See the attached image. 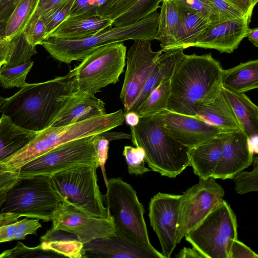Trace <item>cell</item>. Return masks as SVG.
I'll list each match as a JSON object with an SVG mask.
<instances>
[{"label": "cell", "mask_w": 258, "mask_h": 258, "mask_svg": "<svg viewBox=\"0 0 258 258\" xmlns=\"http://www.w3.org/2000/svg\"><path fill=\"white\" fill-rule=\"evenodd\" d=\"M75 91L72 70L41 83H27L0 107L2 114L26 130L39 132L50 126Z\"/></svg>", "instance_id": "cell-1"}, {"label": "cell", "mask_w": 258, "mask_h": 258, "mask_svg": "<svg viewBox=\"0 0 258 258\" xmlns=\"http://www.w3.org/2000/svg\"><path fill=\"white\" fill-rule=\"evenodd\" d=\"M223 70L211 53L184 54L170 78L167 110L195 117L199 105L213 102L221 93Z\"/></svg>", "instance_id": "cell-2"}, {"label": "cell", "mask_w": 258, "mask_h": 258, "mask_svg": "<svg viewBox=\"0 0 258 258\" xmlns=\"http://www.w3.org/2000/svg\"><path fill=\"white\" fill-rule=\"evenodd\" d=\"M159 13L155 11L132 24L114 26L88 37L62 39L46 36L40 43L52 57L64 63L82 60L97 48L111 43L129 40L155 39Z\"/></svg>", "instance_id": "cell-3"}, {"label": "cell", "mask_w": 258, "mask_h": 258, "mask_svg": "<svg viewBox=\"0 0 258 258\" xmlns=\"http://www.w3.org/2000/svg\"><path fill=\"white\" fill-rule=\"evenodd\" d=\"M124 117L120 109L64 126H49L39 132L25 148L4 162L11 170L18 171L27 163L62 144L111 131L123 124Z\"/></svg>", "instance_id": "cell-4"}, {"label": "cell", "mask_w": 258, "mask_h": 258, "mask_svg": "<svg viewBox=\"0 0 258 258\" xmlns=\"http://www.w3.org/2000/svg\"><path fill=\"white\" fill-rule=\"evenodd\" d=\"M130 128L132 141L144 151L151 170L174 178L189 166V148L167 134L152 116L140 117Z\"/></svg>", "instance_id": "cell-5"}, {"label": "cell", "mask_w": 258, "mask_h": 258, "mask_svg": "<svg viewBox=\"0 0 258 258\" xmlns=\"http://www.w3.org/2000/svg\"><path fill=\"white\" fill-rule=\"evenodd\" d=\"M106 188L103 201L115 231L163 256L150 243L144 206L133 187L121 178L113 177L107 180Z\"/></svg>", "instance_id": "cell-6"}, {"label": "cell", "mask_w": 258, "mask_h": 258, "mask_svg": "<svg viewBox=\"0 0 258 258\" xmlns=\"http://www.w3.org/2000/svg\"><path fill=\"white\" fill-rule=\"evenodd\" d=\"M63 200L52 186L50 175L20 178L6 192L1 212L51 221Z\"/></svg>", "instance_id": "cell-7"}, {"label": "cell", "mask_w": 258, "mask_h": 258, "mask_svg": "<svg viewBox=\"0 0 258 258\" xmlns=\"http://www.w3.org/2000/svg\"><path fill=\"white\" fill-rule=\"evenodd\" d=\"M126 48L123 42L100 47L86 55L72 69L77 95L94 96L119 81L125 65Z\"/></svg>", "instance_id": "cell-8"}, {"label": "cell", "mask_w": 258, "mask_h": 258, "mask_svg": "<svg viewBox=\"0 0 258 258\" xmlns=\"http://www.w3.org/2000/svg\"><path fill=\"white\" fill-rule=\"evenodd\" d=\"M237 226L235 214L223 200L184 237L205 258H228Z\"/></svg>", "instance_id": "cell-9"}, {"label": "cell", "mask_w": 258, "mask_h": 258, "mask_svg": "<svg viewBox=\"0 0 258 258\" xmlns=\"http://www.w3.org/2000/svg\"><path fill=\"white\" fill-rule=\"evenodd\" d=\"M97 165L75 166L50 175L52 186L63 199L92 216L107 218L97 183Z\"/></svg>", "instance_id": "cell-10"}, {"label": "cell", "mask_w": 258, "mask_h": 258, "mask_svg": "<svg viewBox=\"0 0 258 258\" xmlns=\"http://www.w3.org/2000/svg\"><path fill=\"white\" fill-rule=\"evenodd\" d=\"M98 135L69 142L34 159L19 169L20 177L50 175L81 165L95 164L99 167L96 149Z\"/></svg>", "instance_id": "cell-11"}, {"label": "cell", "mask_w": 258, "mask_h": 258, "mask_svg": "<svg viewBox=\"0 0 258 258\" xmlns=\"http://www.w3.org/2000/svg\"><path fill=\"white\" fill-rule=\"evenodd\" d=\"M225 191L213 177L199 179L181 195L177 223V243L197 227L223 200Z\"/></svg>", "instance_id": "cell-12"}, {"label": "cell", "mask_w": 258, "mask_h": 258, "mask_svg": "<svg viewBox=\"0 0 258 258\" xmlns=\"http://www.w3.org/2000/svg\"><path fill=\"white\" fill-rule=\"evenodd\" d=\"M163 51H154L150 41L134 40L126 52V69L119 98L124 113L131 111L143 86Z\"/></svg>", "instance_id": "cell-13"}, {"label": "cell", "mask_w": 258, "mask_h": 258, "mask_svg": "<svg viewBox=\"0 0 258 258\" xmlns=\"http://www.w3.org/2000/svg\"><path fill=\"white\" fill-rule=\"evenodd\" d=\"M51 221V228L72 233L83 244L96 238H108L115 233L110 217L92 216L65 199L54 212Z\"/></svg>", "instance_id": "cell-14"}, {"label": "cell", "mask_w": 258, "mask_h": 258, "mask_svg": "<svg viewBox=\"0 0 258 258\" xmlns=\"http://www.w3.org/2000/svg\"><path fill=\"white\" fill-rule=\"evenodd\" d=\"M181 195L159 192L149 203L150 224L157 235L165 258H170L177 243V223Z\"/></svg>", "instance_id": "cell-15"}, {"label": "cell", "mask_w": 258, "mask_h": 258, "mask_svg": "<svg viewBox=\"0 0 258 258\" xmlns=\"http://www.w3.org/2000/svg\"><path fill=\"white\" fill-rule=\"evenodd\" d=\"M152 116L167 134L188 148L207 141L222 132L197 117L167 110Z\"/></svg>", "instance_id": "cell-16"}, {"label": "cell", "mask_w": 258, "mask_h": 258, "mask_svg": "<svg viewBox=\"0 0 258 258\" xmlns=\"http://www.w3.org/2000/svg\"><path fill=\"white\" fill-rule=\"evenodd\" d=\"M251 18L244 17L211 24L191 47L213 49L220 53H231L247 37Z\"/></svg>", "instance_id": "cell-17"}, {"label": "cell", "mask_w": 258, "mask_h": 258, "mask_svg": "<svg viewBox=\"0 0 258 258\" xmlns=\"http://www.w3.org/2000/svg\"><path fill=\"white\" fill-rule=\"evenodd\" d=\"M253 155L249 148L248 137L242 130L225 132L221 157L212 177L232 179L252 163Z\"/></svg>", "instance_id": "cell-18"}, {"label": "cell", "mask_w": 258, "mask_h": 258, "mask_svg": "<svg viewBox=\"0 0 258 258\" xmlns=\"http://www.w3.org/2000/svg\"><path fill=\"white\" fill-rule=\"evenodd\" d=\"M83 258H164L115 231L114 235L96 238L83 244Z\"/></svg>", "instance_id": "cell-19"}, {"label": "cell", "mask_w": 258, "mask_h": 258, "mask_svg": "<svg viewBox=\"0 0 258 258\" xmlns=\"http://www.w3.org/2000/svg\"><path fill=\"white\" fill-rule=\"evenodd\" d=\"M163 0H106L96 15L112 21V26L136 23L161 7Z\"/></svg>", "instance_id": "cell-20"}, {"label": "cell", "mask_w": 258, "mask_h": 258, "mask_svg": "<svg viewBox=\"0 0 258 258\" xmlns=\"http://www.w3.org/2000/svg\"><path fill=\"white\" fill-rule=\"evenodd\" d=\"M106 113L102 100L95 95H78L73 92L50 126H64Z\"/></svg>", "instance_id": "cell-21"}, {"label": "cell", "mask_w": 258, "mask_h": 258, "mask_svg": "<svg viewBox=\"0 0 258 258\" xmlns=\"http://www.w3.org/2000/svg\"><path fill=\"white\" fill-rule=\"evenodd\" d=\"M225 132L218 133L211 139L189 148V166L199 179L212 177L221 159Z\"/></svg>", "instance_id": "cell-22"}, {"label": "cell", "mask_w": 258, "mask_h": 258, "mask_svg": "<svg viewBox=\"0 0 258 258\" xmlns=\"http://www.w3.org/2000/svg\"><path fill=\"white\" fill-rule=\"evenodd\" d=\"M111 27V21L98 16L69 15L46 36L62 39H81Z\"/></svg>", "instance_id": "cell-23"}, {"label": "cell", "mask_w": 258, "mask_h": 258, "mask_svg": "<svg viewBox=\"0 0 258 258\" xmlns=\"http://www.w3.org/2000/svg\"><path fill=\"white\" fill-rule=\"evenodd\" d=\"M195 117L221 132L241 130L233 109L221 91L213 102L199 105Z\"/></svg>", "instance_id": "cell-24"}, {"label": "cell", "mask_w": 258, "mask_h": 258, "mask_svg": "<svg viewBox=\"0 0 258 258\" xmlns=\"http://www.w3.org/2000/svg\"><path fill=\"white\" fill-rule=\"evenodd\" d=\"M184 55L182 49H171L161 53L131 111L137 113L152 91L163 81L171 78Z\"/></svg>", "instance_id": "cell-25"}, {"label": "cell", "mask_w": 258, "mask_h": 258, "mask_svg": "<svg viewBox=\"0 0 258 258\" xmlns=\"http://www.w3.org/2000/svg\"><path fill=\"white\" fill-rule=\"evenodd\" d=\"M177 1L182 13V21L174 42L168 48L171 49H184L191 47L197 39L212 24L201 14Z\"/></svg>", "instance_id": "cell-26"}, {"label": "cell", "mask_w": 258, "mask_h": 258, "mask_svg": "<svg viewBox=\"0 0 258 258\" xmlns=\"http://www.w3.org/2000/svg\"><path fill=\"white\" fill-rule=\"evenodd\" d=\"M39 132L26 130L2 114L0 118V162L25 148Z\"/></svg>", "instance_id": "cell-27"}, {"label": "cell", "mask_w": 258, "mask_h": 258, "mask_svg": "<svg viewBox=\"0 0 258 258\" xmlns=\"http://www.w3.org/2000/svg\"><path fill=\"white\" fill-rule=\"evenodd\" d=\"M222 85L237 93H243L258 88V59L250 60L223 70Z\"/></svg>", "instance_id": "cell-28"}, {"label": "cell", "mask_w": 258, "mask_h": 258, "mask_svg": "<svg viewBox=\"0 0 258 258\" xmlns=\"http://www.w3.org/2000/svg\"><path fill=\"white\" fill-rule=\"evenodd\" d=\"M221 93L233 109L241 130L248 137L258 135V107L243 93H237L223 87Z\"/></svg>", "instance_id": "cell-29"}, {"label": "cell", "mask_w": 258, "mask_h": 258, "mask_svg": "<svg viewBox=\"0 0 258 258\" xmlns=\"http://www.w3.org/2000/svg\"><path fill=\"white\" fill-rule=\"evenodd\" d=\"M155 39L166 51L174 42L182 21V11L176 0H163Z\"/></svg>", "instance_id": "cell-30"}, {"label": "cell", "mask_w": 258, "mask_h": 258, "mask_svg": "<svg viewBox=\"0 0 258 258\" xmlns=\"http://www.w3.org/2000/svg\"><path fill=\"white\" fill-rule=\"evenodd\" d=\"M41 247L70 258H83V243L73 234L50 228L40 238Z\"/></svg>", "instance_id": "cell-31"}, {"label": "cell", "mask_w": 258, "mask_h": 258, "mask_svg": "<svg viewBox=\"0 0 258 258\" xmlns=\"http://www.w3.org/2000/svg\"><path fill=\"white\" fill-rule=\"evenodd\" d=\"M40 0H17L8 20L6 39H12L22 33L35 13Z\"/></svg>", "instance_id": "cell-32"}, {"label": "cell", "mask_w": 258, "mask_h": 258, "mask_svg": "<svg viewBox=\"0 0 258 258\" xmlns=\"http://www.w3.org/2000/svg\"><path fill=\"white\" fill-rule=\"evenodd\" d=\"M170 79L154 88L137 113L140 117L150 116L167 110L170 95Z\"/></svg>", "instance_id": "cell-33"}, {"label": "cell", "mask_w": 258, "mask_h": 258, "mask_svg": "<svg viewBox=\"0 0 258 258\" xmlns=\"http://www.w3.org/2000/svg\"><path fill=\"white\" fill-rule=\"evenodd\" d=\"M39 219L29 218L0 226V243L25 239L28 235L36 234L42 227Z\"/></svg>", "instance_id": "cell-34"}, {"label": "cell", "mask_w": 258, "mask_h": 258, "mask_svg": "<svg viewBox=\"0 0 258 258\" xmlns=\"http://www.w3.org/2000/svg\"><path fill=\"white\" fill-rule=\"evenodd\" d=\"M36 53V47L27 42L22 32L11 39L8 59L3 66L12 67L26 63Z\"/></svg>", "instance_id": "cell-35"}, {"label": "cell", "mask_w": 258, "mask_h": 258, "mask_svg": "<svg viewBox=\"0 0 258 258\" xmlns=\"http://www.w3.org/2000/svg\"><path fill=\"white\" fill-rule=\"evenodd\" d=\"M33 65V61L31 60L15 67L2 66L0 68L1 86L5 89L22 88L27 84L25 80Z\"/></svg>", "instance_id": "cell-36"}, {"label": "cell", "mask_w": 258, "mask_h": 258, "mask_svg": "<svg viewBox=\"0 0 258 258\" xmlns=\"http://www.w3.org/2000/svg\"><path fill=\"white\" fill-rule=\"evenodd\" d=\"M63 257L51 250L42 248L40 244L36 247H28L23 243L18 242L12 249L4 251L0 254V258H54Z\"/></svg>", "instance_id": "cell-37"}, {"label": "cell", "mask_w": 258, "mask_h": 258, "mask_svg": "<svg viewBox=\"0 0 258 258\" xmlns=\"http://www.w3.org/2000/svg\"><path fill=\"white\" fill-rule=\"evenodd\" d=\"M254 168L251 171H241L232 178L235 189L239 195H243L258 190V159L253 156Z\"/></svg>", "instance_id": "cell-38"}, {"label": "cell", "mask_w": 258, "mask_h": 258, "mask_svg": "<svg viewBox=\"0 0 258 258\" xmlns=\"http://www.w3.org/2000/svg\"><path fill=\"white\" fill-rule=\"evenodd\" d=\"M122 155L125 158L130 174L142 175L151 171L145 165V152L142 148L125 146Z\"/></svg>", "instance_id": "cell-39"}, {"label": "cell", "mask_w": 258, "mask_h": 258, "mask_svg": "<svg viewBox=\"0 0 258 258\" xmlns=\"http://www.w3.org/2000/svg\"><path fill=\"white\" fill-rule=\"evenodd\" d=\"M23 33L27 42L35 46L40 45L48 34L46 27L41 17L34 14L25 26Z\"/></svg>", "instance_id": "cell-40"}, {"label": "cell", "mask_w": 258, "mask_h": 258, "mask_svg": "<svg viewBox=\"0 0 258 258\" xmlns=\"http://www.w3.org/2000/svg\"><path fill=\"white\" fill-rule=\"evenodd\" d=\"M75 1L76 0H66L51 13L42 17L48 34L52 32L70 15Z\"/></svg>", "instance_id": "cell-41"}, {"label": "cell", "mask_w": 258, "mask_h": 258, "mask_svg": "<svg viewBox=\"0 0 258 258\" xmlns=\"http://www.w3.org/2000/svg\"><path fill=\"white\" fill-rule=\"evenodd\" d=\"M195 10L212 24L225 22L219 12L208 0H177Z\"/></svg>", "instance_id": "cell-42"}, {"label": "cell", "mask_w": 258, "mask_h": 258, "mask_svg": "<svg viewBox=\"0 0 258 258\" xmlns=\"http://www.w3.org/2000/svg\"><path fill=\"white\" fill-rule=\"evenodd\" d=\"M106 0H76L70 16L94 15L97 16L98 9Z\"/></svg>", "instance_id": "cell-43"}, {"label": "cell", "mask_w": 258, "mask_h": 258, "mask_svg": "<svg viewBox=\"0 0 258 258\" xmlns=\"http://www.w3.org/2000/svg\"><path fill=\"white\" fill-rule=\"evenodd\" d=\"M219 12L224 21L244 17H250L227 4L222 0H208Z\"/></svg>", "instance_id": "cell-44"}, {"label": "cell", "mask_w": 258, "mask_h": 258, "mask_svg": "<svg viewBox=\"0 0 258 258\" xmlns=\"http://www.w3.org/2000/svg\"><path fill=\"white\" fill-rule=\"evenodd\" d=\"M20 178L18 172L10 170L3 162H0V194L6 193Z\"/></svg>", "instance_id": "cell-45"}, {"label": "cell", "mask_w": 258, "mask_h": 258, "mask_svg": "<svg viewBox=\"0 0 258 258\" xmlns=\"http://www.w3.org/2000/svg\"><path fill=\"white\" fill-rule=\"evenodd\" d=\"M17 0L0 1V41L5 39L8 20L16 6Z\"/></svg>", "instance_id": "cell-46"}, {"label": "cell", "mask_w": 258, "mask_h": 258, "mask_svg": "<svg viewBox=\"0 0 258 258\" xmlns=\"http://www.w3.org/2000/svg\"><path fill=\"white\" fill-rule=\"evenodd\" d=\"M257 257L258 255L254 251L238 239L233 241L228 258Z\"/></svg>", "instance_id": "cell-47"}, {"label": "cell", "mask_w": 258, "mask_h": 258, "mask_svg": "<svg viewBox=\"0 0 258 258\" xmlns=\"http://www.w3.org/2000/svg\"><path fill=\"white\" fill-rule=\"evenodd\" d=\"M109 141L104 138L101 134L98 135L96 142V149L100 167H101L104 178V165L108 158Z\"/></svg>", "instance_id": "cell-48"}, {"label": "cell", "mask_w": 258, "mask_h": 258, "mask_svg": "<svg viewBox=\"0 0 258 258\" xmlns=\"http://www.w3.org/2000/svg\"><path fill=\"white\" fill-rule=\"evenodd\" d=\"M246 15L251 17L258 0H222Z\"/></svg>", "instance_id": "cell-49"}, {"label": "cell", "mask_w": 258, "mask_h": 258, "mask_svg": "<svg viewBox=\"0 0 258 258\" xmlns=\"http://www.w3.org/2000/svg\"><path fill=\"white\" fill-rule=\"evenodd\" d=\"M66 0H46L39 3L35 14L43 17L51 13Z\"/></svg>", "instance_id": "cell-50"}, {"label": "cell", "mask_w": 258, "mask_h": 258, "mask_svg": "<svg viewBox=\"0 0 258 258\" xmlns=\"http://www.w3.org/2000/svg\"><path fill=\"white\" fill-rule=\"evenodd\" d=\"M6 193L0 194V225H4L13 223L17 221L20 217L19 216L13 214H5L1 212V208L5 201Z\"/></svg>", "instance_id": "cell-51"}, {"label": "cell", "mask_w": 258, "mask_h": 258, "mask_svg": "<svg viewBox=\"0 0 258 258\" xmlns=\"http://www.w3.org/2000/svg\"><path fill=\"white\" fill-rule=\"evenodd\" d=\"M11 39H4L0 41V68L7 61L11 46Z\"/></svg>", "instance_id": "cell-52"}, {"label": "cell", "mask_w": 258, "mask_h": 258, "mask_svg": "<svg viewBox=\"0 0 258 258\" xmlns=\"http://www.w3.org/2000/svg\"><path fill=\"white\" fill-rule=\"evenodd\" d=\"M176 258H205L196 248L184 247L175 255Z\"/></svg>", "instance_id": "cell-53"}, {"label": "cell", "mask_w": 258, "mask_h": 258, "mask_svg": "<svg viewBox=\"0 0 258 258\" xmlns=\"http://www.w3.org/2000/svg\"><path fill=\"white\" fill-rule=\"evenodd\" d=\"M110 131H109L103 133L101 135L109 141L120 139H131V136L130 135L126 134L124 133L111 132Z\"/></svg>", "instance_id": "cell-54"}, {"label": "cell", "mask_w": 258, "mask_h": 258, "mask_svg": "<svg viewBox=\"0 0 258 258\" xmlns=\"http://www.w3.org/2000/svg\"><path fill=\"white\" fill-rule=\"evenodd\" d=\"M140 118L136 112L130 111L125 114L124 121L130 126H134L138 123Z\"/></svg>", "instance_id": "cell-55"}, {"label": "cell", "mask_w": 258, "mask_h": 258, "mask_svg": "<svg viewBox=\"0 0 258 258\" xmlns=\"http://www.w3.org/2000/svg\"><path fill=\"white\" fill-rule=\"evenodd\" d=\"M247 37L254 46L258 47V28H250Z\"/></svg>", "instance_id": "cell-56"}, {"label": "cell", "mask_w": 258, "mask_h": 258, "mask_svg": "<svg viewBox=\"0 0 258 258\" xmlns=\"http://www.w3.org/2000/svg\"><path fill=\"white\" fill-rule=\"evenodd\" d=\"M257 135L248 137V146L253 154H257Z\"/></svg>", "instance_id": "cell-57"}, {"label": "cell", "mask_w": 258, "mask_h": 258, "mask_svg": "<svg viewBox=\"0 0 258 258\" xmlns=\"http://www.w3.org/2000/svg\"><path fill=\"white\" fill-rule=\"evenodd\" d=\"M6 99L7 98H6L0 96V107H1V105L5 102V101L6 100Z\"/></svg>", "instance_id": "cell-58"}, {"label": "cell", "mask_w": 258, "mask_h": 258, "mask_svg": "<svg viewBox=\"0 0 258 258\" xmlns=\"http://www.w3.org/2000/svg\"><path fill=\"white\" fill-rule=\"evenodd\" d=\"M0 1H3V2H8V1H9L11 0H0Z\"/></svg>", "instance_id": "cell-59"}, {"label": "cell", "mask_w": 258, "mask_h": 258, "mask_svg": "<svg viewBox=\"0 0 258 258\" xmlns=\"http://www.w3.org/2000/svg\"><path fill=\"white\" fill-rule=\"evenodd\" d=\"M46 0H40L39 3H41V2H44Z\"/></svg>", "instance_id": "cell-60"}, {"label": "cell", "mask_w": 258, "mask_h": 258, "mask_svg": "<svg viewBox=\"0 0 258 258\" xmlns=\"http://www.w3.org/2000/svg\"><path fill=\"white\" fill-rule=\"evenodd\" d=\"M0 226H1V225H0Z\"/></svg>", "instance_id": "cell-61"}]
</instances>
